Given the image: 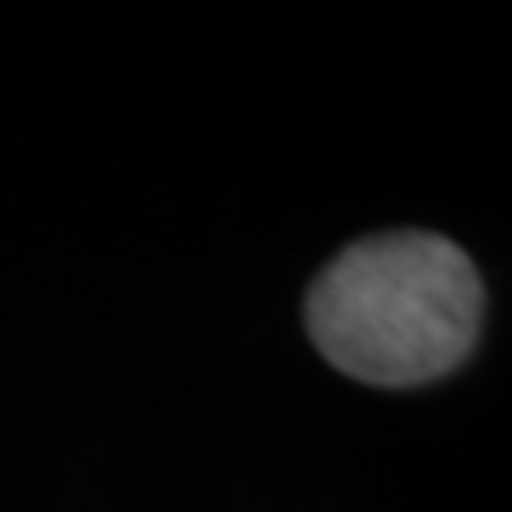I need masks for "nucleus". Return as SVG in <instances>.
Instances as JSON below:
<instances>
[{
  "label": "nucleus",
  "instance_id": "f257e3e1",
  "mask_svg": "<svg viewBox=\"0 0 512 512\" xmlns=\"http://www.w3.org/2000/svg\"><path fill=\"white\" fill-rule=\"evenodd\" d=\"M483 282L444 235L389 231L350 244L308 291V333L338 372L367 384H427L470 355Z\"/></svg>",
  "mask_w": 512,
  "mask_h": 512
}]
</instances>
